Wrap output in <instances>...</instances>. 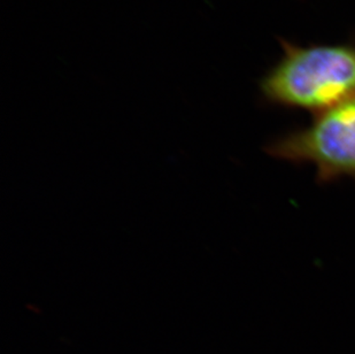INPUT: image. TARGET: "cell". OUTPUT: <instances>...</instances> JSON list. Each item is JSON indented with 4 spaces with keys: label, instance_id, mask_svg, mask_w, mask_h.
<instances>
[{
    "label": "cell",
    "instance_id": "6da1fadb",
    "mask_svg": "<svg viewBox=\"0 0 355 354\" xmlns=\"http://www.w3.org/2000/svg\"><path fill=\"white\" fill-rule=\"evenodd\" d=\"M283 56L259 83L267 104L314 114L355 96V40L299 47L279 38Z\"/></svg>",
    "mask_w": 355,
    "mask_h": 354
},
{
    "label": "cell",
    "instance_id": "7a4b0ae2",
    "mask_svg": "<svg viewBox=\"0 0 355 354\" xmlns=\"http://www.w3.org/2000/svg\"><path fill=\"white\" fill-rule=\"evenodd\" d=\"M266 151L279 160L313 165L320 183L355 178V96L315 114L307 127L283 135Z\"/></svg>",
    "mask_w": 355,
    "mask_h": 354
}]
</instances>
